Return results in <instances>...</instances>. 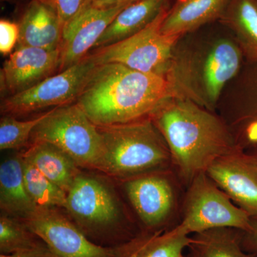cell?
I'll return each instance as SVG.
<instances>
[{"label": "cell", "instance_id": "6", "mask_svg": "<svg viewBox=\"0 0 257 257\" xmlns=\"http://www.w3.org/2000/svg\"><path fill=\"white\" fill-rule=\"evenodd\" d=\"M31 140L58 147L79 167L100 171L104 151L102 137L76 103L51 109L34 130Z\"/></svg>", "mask_w": 257, "mask_h": 257}, {"label": "cell", "instance_id": "32", "mask_svg": "<svg viewBox=\"0 0 257 257\" xmlns=\"http://www.w3.org/2000/svg\"><path fill=\"white\" fill-rule=\"evenodd\" d=\"M246 152H247L248 155L251 157V160H252L255 163L257 164V147Z\"/></svg>", "mask_w": 257, "mask_h": 257}, {"label": "cell", "instance_id": "24", "mask_svg": "<svg viewBox=\"0 0 257 257\" xmlns=\"http://www.w3.org/2000/svg\"><path fill=\"white\" fill-rule=\"evenodd\" d=\"M21 156V155H20ZM27 190L37 208H65L67 193L21 156Z\"/></svg>", "mask_w": 257, "mask_h": 257}, {"label": "cell", "instance_id": "28", "mask_svg": "<svg viewBox=\"0 0 257 257\" xmlns=\"http://www.w3.org/2000/svg\"><path fill=\"white\" fill-rule=\"evenodd\" d=\"M20 28L18 24L9 20L0 21V52L8 55L11 53L18 43Z\"/></svg>", "mask_w": 257, "mask_h": 257}, {"label": "cell", "instance_id": "21", "mask_svg": "<svg viewBox=\"0 0 257 257\" xmlns=\"http://www.w3.org/2000/svg\"><path fill=\"white\" fill-rule=\"evenodd\" d=\"M21 156L67 194L80 173L72 157L46 142H33Z\"/></svg>", "mask_w": 257, "mask_h": 257}, {"label": "cell", "instance_id": "15", "mask_svg": "<svg viewBox=\"0 0 257 257\" xmlns=\"http://www.w3.org/2000/svg\"><path fill=\"white\" fill-rule=\"evenodd\" d=\"M60 50L15 48L1 69V87L9 96L27 90L58 72Z\"/></svg>", "mask_w": 257, "mask_h": 257}, {"label": "cell", "instance_id": "19", "mask_svg": "<svg viewBox=\"0 0 257 257\" xmlns=\"http://www.w3.org/2000/svg\"><path fill=\"white\" fill-rule=\"evenodd\" d=\"M167 0L133 2L120 12L96 42L93 50L121 41L142 31L167 8Z\"/></svg>", "mask_w": 257, "mask_h": 257}, {"label": "cell", "instance_id": "34", "mask_svg": "<svg viewBox=\"0 0 257 257\" xmlns=\"http://www.w3.org/2000/svg\"><path fill=\"white\" fill-rule=\"evenodd\" d=\"M255 257V256H254Z\"/></svg>", "mask_w": 257, "mask_h": 257}, {"label": "cell", "instance_id": "18", "mask_svg": "<svg viewBox=\"0 0 257 257\" xmlns=\"http://www.w3.org/2000/svg\"><path fill=\"white\" fill-rule=\"evenodd\" d=\"M190 241L171 229L143 231L114 248L116 257H185Z\"/></svg>", "mask_w": 257, "mask_h": 257}, {"label": "cell", "instance_id": "1", "mask_svg": "<svg viewBox=\"0 0 257 257\" xmlns=\"http://www.w3.org/2000/svg\"><path fill=\"white\" fill-rule=\"evenodd\" d=\"M150 118L168 146L176 174L187 187L213 162L239 148L220 115L188 99L170 96Z\"/></svg>", "mask_w": 257, "mask_h": 257}, {"label": "cell", "instance_id": "17", "mask_svg": "<svg viewBox=\"0 0 257 257\" xmlns=\"http://www.w3.org/2000/svg\"><path fill=\"white\" fill-rule=\"evenodd\" d=\"M230 0H178L169 10L161 28L162 34L183 37L206 24L220 19Z\"/></svg>", "mask_w": 257, "mask_h": 257}, {"label": "cell", "instance_id": "11", "mask_svg": "<svg viewBox=\"0 0 257 257\" xmlns=\"http://www.w3.org/2000/svg\"><path fill=\"white\" fill-rule=\"evenodd\" d=\"M21 221L46 243L55 257H116L114 247L93 242L57 208H37Z\"/></svg>", "mask_w": 257, "mask_h": 257}, {"label": "cell", "instance_id": "3", "mask_svg": "<svg viewBox=\"0 0 257 257\" xmlns=\"http://www.w3.org/2000/svg\"><path fill=\"white\" fill-rule=\"evenodd\" d=\"M170 96L165 77L109 63L97 66L75 103L96 126H111L150 117Z\"/></svg>", "mask_w": 257, "mask_h": 257}, {"label": "cell", "instance_id": "29", "mask_svg": "<svg viewBox=\"0 0 257 257\" xmlns=\"http://www.w3.org/2000/svg\"><path fill=\"white\" fill-rule=\"evenodd\" d=\"M251 229L242 232L241 243L246 252L257 257V217H251Z\"/></svg>", "mask_w": 257, "mask_h": 257}, {"label": "cell", "instance_id": "7", "mask_svg": "<svg viewBox=\"0 0 257 257\" xmlns=\"http://www.w3.org/2000/svg\"><path fill=\"white\" fill-rule=\"evenodd\" d=\"M182 219L172 231L191 236L216 228H232L243 232L251 229V216L234 204L206 174L197 176L187 187Z\"/></svg>", "mask_w": 257, "mask_h": 257}, {"label": "cell", "instance_id": "4", "mask_svg": "<svg viewBox=\"0 0 257 257\" xmlns=\"http://www.w3.org/2000/svg\"><path fill=\"white\" fill-rule=\"evenodd\" d=\"M98 128L104 149L100 171L106 175L128 179L172 167L168 146L151 118Z\"/></svg>", "mask_w": 257, "mask_h": 257}, {"label": "cell", "instance_id": "13", "mask_svg": "<svg viewBox=\"0 0 257 257\" xmlns=\"http://www.w3.org/2000/svg\"><path fill=\"white\" fill-rule=\"evenodd\" d=\"M133 3H122L109 8H97L90 4L66 25L60 48L58 72L87 57L120 12Z\"/></svg>", "mask_w": 257, "mask_h": 257}, {"label": "cell", "instance_id": "33", "mask_svg": "<svg viewBox=\"0 0 257 257\" xmlns=\"http://www.w3.org/2000/svg\"><path fill=\"white\" fill-rule=\"evenodd\" d=\"M39 1L42 2V3H45V4L50 5V0H39Z\"/></svg>", "mask_w": 257, "mask_h": 257}, {"label": "cell", "instance_id": "9", "mask_svg": "<svg viewBox=\"0 0 257 257\" xmlns=\"http://www.w3.org/2000/svg\"><path fill=\"white\" fill-rule=\"evenodd\" d=\"M98 64L88 55L78 63L57 72L27 90L5 97L1 103L4 116L30 114L51 106L75 102Z\"/></svg>", "mask_w": 257, "mask_h": 257}, {"label": "cell", "instance_id": "26", "mask_svg": "<svg viewBox=\"0 0 257 257\" xmlns=\"http://www.w3.org/2000/svg\"><path fill=\"white\" fill-rule=\"evenodd\" d=\"M51 110V109H50ZM50 110L35 119L21 121L14 116H4L0 121V150H18L26 147L31 140L32 133Z\"/></svg>", "mask_w": 257, "mask_h": 257}, {"label": "cell", "instance_id": "30", "mask_svg": "<svg viewBox=\"0 0 257 257\" xmlns=\"http://www.w3.org/2000/svg\"><path fill=\"white\" fill-rule=\"evenodd\" d=\"M0 257H55L53 253L47 246L46 243L35 246V247L11 253V254H0Z\"/></svg>", "mask_w": 257, "mask_h": 257}, {"label": "cell", "instance_id": "14", "mask_svg": "<svg viewBox=\"0 0 257 257\" xmlns=\"http://www.w3.org/2000/svg\"><path fill=\"white\" fill-rule=\"evenodd\" d=\"M206 174L236 205L257 217V164L237 149L213 162Z\"/></svg>", "mask_w": 257, "mask_h": 257}, {"label": "cell", "instance_id": "10", "mask_svg": "<svg viewBox=\"0 0 257 257\" xmlns=\"http://www.w3.org/2000/svg\"><path fill=\"white\" fill-rule=\"evenodd\" d=\"M216 110L240 149L246 152L257 147V63L243 64L225 87Z\"/></svg>", "mask_w": 257, "mask_h": 257}, {"label": "cell", "instance_id": "22", "mask_svg": "<svg viewBox=\"0 0 257 257\" xmlns=\"http://www.w3.org/2000/svg\"><path fill=\"white\" fill-rule=\"evenodd\" d=\"M219 20L232 32L246 62L257 63V0H230Z\"/></svg>", "mask_w": 257, "mask_h": 257}, {"label": "cell", "instance_id": "2", "mask_svg": "<svg viewBox=\"0 0 257 257\" xmlns=\"http://www.w3.org/2000/svg\"><path fill=\"white\" fill-rule=\"evenodd\" d=\"M243 59L234 38L184 35L175 45L165 76L170 96L216 112L223 91L241 70Z\"/></svg>", "mask_w": 257, "mask_h": 257}, {"label": "cell", "instance_id": "20", "mask_svg": "<svg viewBox=\"0 0 257 257\" xmlns=\"http://www.w3.org/2000/svg\"><path fill=\"white\" fill-rule=\"evenodd\" d=\"M0 207L3 214L21 220L37 209L24 180L21 156L8 159L0 165Z\"/></svg>", "mask_w": 257, "mask_h": 257}, {"label": "cell", "instance_id": "12", "mask_svg": "<svg viewBox=\"0 0 257 257\" xmlns=\"http://www.w3.org/2000/svg\"><path fill=\"white\" fill-rule=\"evenodd\" d=\"M165 172L145 174L125 182V191L145 226V231L165 230L162 228L175 209V189Z\"/></svg>", "mask_w": 257, "mask_h": 257}, {"label": "cell", "instance_id": "23", "mask_svg": "<svg viewBox=\"0 0 257 257\" xmlns=\"http://www.w3.org/2000/svg\"><path fill=\"white\" fill-rule=\"evenodd\" d=\"M242 232L216 228L191 235L185 257H254L243 248Z\"/></svg>", "mask_w": 257, "mask_h": 257}, {"label": "cell", "instance_id": "27", "mask_svg": "<svg viewBox=\"0 0 257 257\" xmlns=\"http://www.w3.org/2000/svg\"><path fill=\"white\" fill-rule=\"evenodd\" d=\"M63 27L92 3V0H50Z\"/></svg>", "mask_w": 257, "mask_h": 257}, {"label": "cell", "instance_id": "8", "mask_svg": "<svg viewBox=\"0 0 257 257\" xmlns=\"http://www.w3.org/2000/svg\"><path fill=\"white\" fill-rule=\"evenodd\" d=\"M166 8L142 31L116 43L94 49L89 55L98 65L116 63L143 73L165 77L180 37L161 32L168 13Z\"/></svg>", "mask_w": 257, "mask_h": 257}, {"label": "cell", "instance_id": "5", "mask_svg": "<svg viewBox=\"0 0 257 257\" xmlns=\"http://www.w3.org/2000/svg\"><path fill=\"white\" fill-rule=\"evenodd\" d=\"M64 209L96 244L115 247L135 236L120 227V209L114 194L92 176L81 172L77 175L67 192Z\"/></svg>", "mask_w": 257, "mask_h": 257}, {"label": "cell", "instance_id": "31", "mask_svg": "<svg viewBox=\"0 0 257 257\" xmlns=\"http://www.w3.org/2000/svg\"><path fill=\"white\" fill-rule=\"evenodd\" d=\"M134 1L136 0H92L91 4L97 8H109L122 3Z\"/></svg>", "mask_w": 257, "mask_h": 257}, {"label": "cell", "instance_id": "25", "mask_svg": "<svg viewBox=\"0 0 257 257\" xmlns=\"http://www.w3.org/2000/svg\"><path fill=\"white\" fill-rule=\"evenodd\" d=\"M45 243L20 219L3 214L0 217V253H11Z\"/></svg>", "mask_w": 257, "mask_h": 257}, {"label": "cell", "instance_id": "16", "mask_svg": "<svg viewBox=\"0 0 257 257\" xmlns=\"http://www.w3.org/2000/svg\"><path fill=\"white\" fill-rule=\"evenodd\" d=\"M18 47L60 50L64 27L57 12L50 5L32 0L18 24Z\"/></svg>", "mask_w": 257, "mask_h": 257}]
</instances>
